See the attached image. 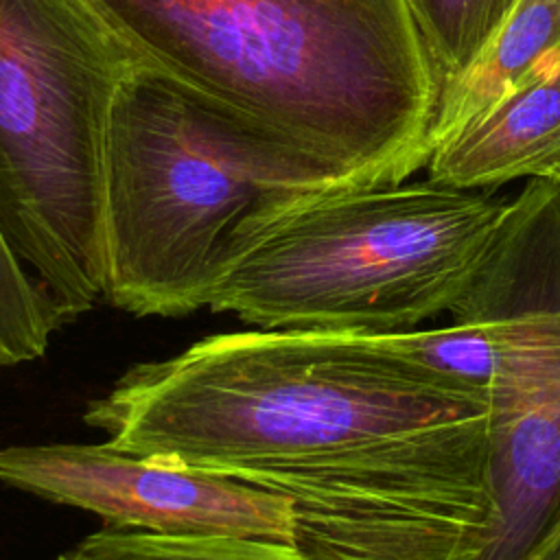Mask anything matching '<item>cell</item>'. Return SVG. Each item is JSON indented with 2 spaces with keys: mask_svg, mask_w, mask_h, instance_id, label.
<instances>
[{
  "mask_svg": "<svg viewBox=\"0 0 560 560\" xmlns=\"http://www.w3.org/2000/svg\"><path fill=\"white\" fill-rule=\"evenodd\" d=\"M140 63L348 190L429 162L440 85L407 0H88Z\"/></svg>",
  "mask_w": 560,
  "mask_h": 560,
  "instance_id": "cell-2",
  "label": "cell"
},
{
  "mask_svg": "<svg viewBox=\"0 0 560 560\" xmlns=\"http://www.w3.org/2000/svg\"><path fill=\"white\" fill-rule=\"evenodd\" d=\"M0 481L94 512L122 529L291 545V501L278 490L138 457L109 442L7 446L0 451Z\"/></svg>",
  "mask_w": 560,
  "mask_h": 560,
  "instance_id": "cell-7",
  "label": "cell"
},
{
  "mask_svg": "<svg viewBox=\"0 0 560 560\" xmlns=\"http://www.w3.org/2000/svg\"><path fill=\"white\" fill-rule=\"evenodd\" d=\"M57 560H306L293 545L245 538L101 529L81 538Z\"/></svg>",
  "mask_w": 560,
  "mask_h": 560,
  "instance_id": "cell-10",
  "label": "cell"
},
{
  "mask_svg": "<svg viewBox=\"0 0 560 560\" xmlns=\"http://www.w3.org/2000/svg\"><path fill=\"white\" fill-rule=\"evenodd\" d=\"M55 328L44 293L0 234V368L44 357Z\"/></svg>",
  "mask_w": 560,
  "mask_h": 560,
  "instance_id": "cell-12",
  "label": "cell"
},
{
  "mask_svg": "<svg viewBox=\"0 0 560 560\" xmlns=\"http://www.w3.org/2000/svg\"><path fill=\"white\" fill-rule=\"evenodd\" d=\"M346 190L315 160L136 61L107 127L105 300L136 317L210 306L271 221Z\"/></svg>",
  "mask_w": 560,
  "mask_h": 560,
  "instance_id": "cell-3",
  "label": "cell"
},
{
  "mask_svg": "<svg viewBox=\"0 0 560 560\" xmlns=\"http://www.w3.org/2000/svg\"><path fill=\"white\" fill-rule=\"evenodd\" d=\"M556 179H560V177H556Z\"/></svg>",
  "mask_w": 560,
  "mask_h": 560,
  "instance_id": "cell-14",
  "label": "cell"
},
{
  "mask_svg": "<svg viewBox=\"0 0 560 560\" xmlns=\"http://www.w3.org/2000/svg\"><path fill=\"white\" fill-rule=\"evenodd\" d=\"M508 206L433 179L308 199L249 243L208 308L262 330L418 328L466 293Z\"/></svg>",
  "mask_w": 560,
  "mask_h": 560,
  "instance_id": "cell-4",
  "label": "cell"
},
{
  "mask_svg": "<svg viewBox=\"0 0 560 560\" xmlns=\"http://www.w3.org/2000/svg\"><path fill=\"white\" fill-rule=\"evenodd\" d=\"M518 0H407L431 57L440 92L492 39Z\"/></svg>",
  "mask_w": 560,
  "mask_h": 560,
  "instance_id": "cell-11",
  "label": "cell"
},
{
  "mask_svg": "<svg viewBox=\"0 0 560 560\" xmlns=\"http://www.w3.org/2000/svg\"><path fill=\"white\" fill-rule=\"evenodd\" d=\"M429 179L486 190L560 177V48L431 153Z\"/></svg>",
  "mask_w": 560,
  "mask_h": 560,
  "instance_id": "cell-8",
  "label": "cell"
},
{
  "mask_svg": "<svg viewBox=\"0 0 560 560\" xmlns=\"http://www.w3.org/2000/svg\"><path fill=\"white\" fill-rule=\"evenodd\" d=\"M136 61L88 0H0V234L57 328L105 298L107 127Z\"/></svg>",
  "mask_w": 560,
  "mask_h": 560,
  "instance_id": "cell-5",
  "label": "cell"
},
{
  "mask_svg": "<svg viewBox=\"0 0 560 560\" xmlns=\"http://www.w3.org/2000/svg\"><path fill=\"white\" fill-rule=\"evenodd\" d=\"M455 304L488 317L501 337L488 392L499 523L481 560H523L560 512V179L532 177L510 199Z\"/></svg>",
  "mask_w": 560,
  "mask_h": 560,
  "instance_id": "cell-6",
  "label": "cell"
},
{
  "mask_svg": "<svg viewBox=\"0 0 560 560\" xmlns=\"http://www.w3.org/2000/svg\"><path fill=\"white\" fill-rule=\"evenodd\" d=\"M560 48V0H518L479 57L438 98L429 158Z\"/></svg>",
  "mask_w": 560,
  "mask_h": 560,
  "instance_id": "cell-9",
  "label": "cell"
},
{
  "mask_svg": "<svg viewBox=\"0 0 560 560\" xmlns=\"http://www.w3.org/2000/svg\"><path fill=\"white\" fill-rule=\"evenodd\" d=\"M83 422L118 451L278 490L306 560H481L497 532L488 394L374 335H210L131 365Z\"/></svg>",
  "mask_w": 560,
  "mask_h": 560,
  "instance_id": "cell-1",
  "label": "cell"
},
{
  "mask_svg": "<svg viewBox=\"0 0 560 560\" xmlns=\"http://www.w3.org/2000/svg\"><path fill=\"white\" fill-rule=\"evenodd\" d=\"M523 560H560V512Z\"/></svg>",
  "mask_w": 560,
  "mask_h": 560,
  "instance_id": "cell-13",
  "label": "cell"
}]
</instances>
